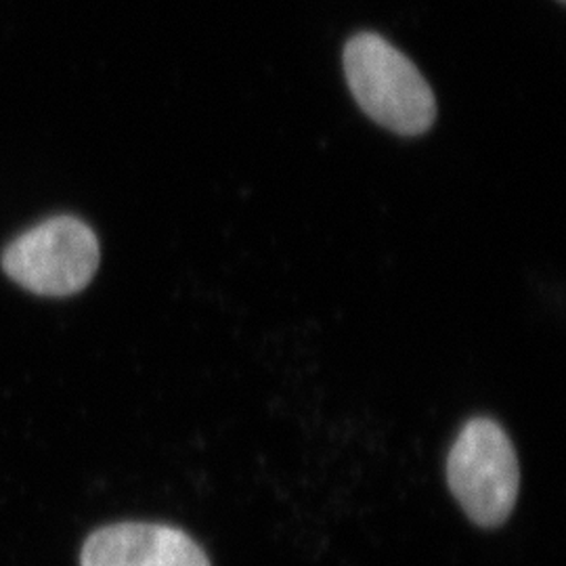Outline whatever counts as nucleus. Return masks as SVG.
<instances>
[{"label": "nucleus", "mask_w": 566, "mask_h": 566, "mask_svg": "<svg viewBox=\"0 0 566 566\" xmlns=\"http://www.w3.org/2000/svg\"><path fill=\"white\" fill-rule=\"evenodd\" d=\"M344 74L365 114L399 135H422L437 118V102L420 70L390 42L364 32L344 49Z\"/></svg>", "instance_id": "nucleus-1"}, {"label": "nucleus", "mask_w": 566, "mask_h": 566, "mask_svg": "<svg viewBox=\"0 0 566 566\" xmlns=\"http://www.w3.org/2000/svg\"><path fill=\"white\" fill-rule=\"evenodd\" d=\"M447 483L474 525H504L521 485L518 458L506 430L489 418L468 422L449 451Z\"/></svg>", "instance_id": "nucleus-2"}, {"label": "nucleus", "mask_w": 566, "mask_h": 566, "mask_svg": "<svg viewBox=\"0 0 566 566\" xmlns=\"http://www.w3.org/2000/svg\"><path fill=\"white\" fill-rule=\"evenodd\" d=\"M99 259V240L88 224L76 217H53L4 248L2 269L32 294L63 298L93 282Z\"/></svg>", "instance_id": "nucleus-3"}, {"label": "nucleus", "mask_w": 566, "mask_h": 566, "mask_svg": "<svg viewBox=\"0 0 566 566\" xmlns=\"http://www.w3.org/2000/svg\"><path fill=\"white\" fill-rule=\"evenodd\" d=\"M82 566H210L208 556L175 526L118 523L95 531L82 547Z\"/></svg>", "instance_id": "nucleus-4"}]
</instances>
